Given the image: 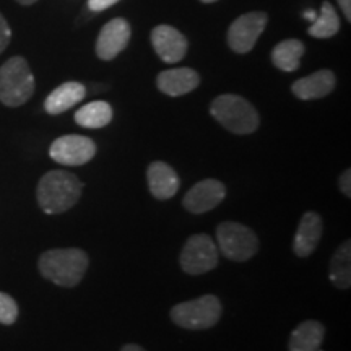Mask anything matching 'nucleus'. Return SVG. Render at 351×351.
I'll list each match as a JSON object with an SVG mask.
<instances>
[{
    "label": "nucleus",
    "mask_w": 351,
    "mask_h": 351,
    "mask_svg": "<svg viewBox=\"0 0 351 351\" xmlns=\"http://www.w3.org/2000/svg\"><path fill=\"white\" fill-rule=\"evenodd\" d=\"M19 317V306L15 300L7 293L0 291V324L12 326Z\"/></svg>",
    "instance_id": "obj_23"
},
{
    "label": "nucleus",
    "mask_w": 351,
    "mask_h": 351,
    "mask_svg": "<svg viewBox=\"0 0 351 351\" xmlns=\"http://www.w3.org/2000/svg\"><path fill=\"white\" fill-rule=\"evenodd\" d=\"M202 2H205V3H212V2H217V0H202Z\"/></svg>",
    "instance_id": "obj_31"
},
{
    "label": "nucleus",
    "mask_w": 351,
    "mask_h": 351,
    "mask_svg": "<svg viewBox=\"0 0 351 351\" xmlns=\"http://www.w3.org/2000/svg\"><path fill=\"white\" fill-rule=\"evenodd\" d=\"M330 282L340 289H348L351 285V243L346 241L339 247L330 262Z\"/></svg>",
    "instance_id": "obj_21"
},
{
    "label": "nucleus",
    "mask_w": 351,
    "mask_h": 351,
    "mask_svg": "<svg viewBox=\"0 0 351 351\" xmlns=\"http://www.w3.org/2000/svg\"><path fill=\"white\" fill-rule=\"evenodd\" d=\"M129 39V23L124 19H114L101 29L98 41H96V54L103 60H112L125 49Z\"/></svg>",
    "instance_id": "obj_11"
},
{
    "label": "nucleus",
    "mask_w": 351,
    "mask_h": 351,
    "mask_svg": "<svg viewBox=\"0 0 351 351\" xmlns=\"http://www.w3.org/2000/svg\"><path fill=\"white\" fill-rule=\"evenodd\" d=\"M267 15L262 12H249L232 21L228 32V44L238 54H245L256 46L258 36L267 26Z\"/></svg>",
    "instance_id": "obj_9"
},
{
    "label": "nucleus",
    "mask_w": 351,
    "mask_h": 351,
    "mask_svg": "<svg viewBox=\"0 0 351 351\" xmlns=\"http://www.w3.org/2000/svg\"><path fill=\"white\" fill-rule=\"evenodd\" d=\"M34 93V77L23 57L15 56L0 67V103L19 108Z\"/></svg>",
    "instance_id": "obj_3"
},
{
    "label": "nucleus",
    "mask_w": 351,
    "mask_h": 351,
    "mask_svg": "<svg viewBox=\"0 0 351 351\" xmlns=\"http://www.w3.org/2000/svg\"><path fill=\"white\" fill-rule=\"evenodd\" d=\"M226 197L225 184L217 179L197 182L184 197V207L191 213H205L218 207Z\"/></svg>",
    "instance_id": "obj_10"
},
{
    "label": "nucleus",
    "mask_w": 351,
    "mask_h": 351,
    "mask_svg": "<svg viewBox=\"0 0 351 351\" xmlns=\"http://www.w3.org/2000/svg\"><path fill=\"white\" fill-rule=\"evenodd\" d=\"M158 88L168 96H182L194 91L200 83V77L195 70L182 67L165 70L158 75Z\"/></svg>",
    "instance_id": "obj_15"
},
{
    "label": "nucleus",
    "mask_w": 351,
    "mask_h": 351,
    "mask_svg": "<svg viewBox=\"0 0 351 351\" xmlns=\"http://www.w3.org/2000/svg\"><path fill=\"white\" fill-rule=\"evenodd\" d=\"M335 88V75L330 70H319L313 75L293 83L291 91L296 98L309 101L327 96Z\"/></svg>",
    "instance_id": "obj_16"
},
{
    "label": "nucleus",
    "mask_w": 351,
    "mask_h": 351,
    "mask_svg": "<svg viewBox=\"0 0 351 351\" xmlns=\"http://www.w3.org/2000/svg\"><path fill=\"white\" fill-rule=\"evenodd\" d=\"M320 238H322V218L317 213L307 212L302 215L298 226L293 251L298 257L311 256L319 245Z\"/></svg>",
    "instance_id": "obj_13"
},
{
    "label": "nucleus",
    "mask_w": 351,
    "mask_h": 351,
    "mask_svg": "<svg viewBox=\"0 0 351 351\" xmlns=\"http://www.w3.org/2000/svg\"><path fill=\"white\" fill-rule=\"evenodd\" d=\"M217 241L223 256L234 262L249 261L258 251L256 232L241 223H221L217 230Z\"/></svg>",
    "instance_id": "obj_6"
},
{
    "label": "nucleus",
    "mask_w": 351,
    "mask_h": 351,
    "mask_svg": "<svg viewBox=\"0 0 351 351\" xmlns=\"http://www.w3.org/2000/svg\"><path fill=\"white\" fill-rule=\"evenodd\" d=\"M83 184L69 171H49L38 184V204L44 213L59 215L67 212L82 195Z\"/></svg>",
    "instance_id": "obj_1"
},
{
    "label": "nucleus",
    "mask_w": 351,
    "mask_h": 351,
    "mask_svg": "<svg viewBox=\"0 0 351 351\" xmlns=\"http://www.w3.org/2000/svg\"><path fill=\"white\" fill-rule=\"evenodd\" d=\"M340 191L343 192L346 197L351 195V171L346 169L345 173L340 176Z\"/></svg>",
    "instance_id": "obj_26"
},
{
    "label": "nucleus",
    "mask_w": 351,
    "mask_h": 351,
    "mask_svg": "<svg viewBox=\"0 0 351 351\" xmlns=\"http://www.w3.org/2000/svg\"><path fill=\"white\" fill-rule=\"evenodd\" d=\"M223 307L217 296L207 295L197 300L181 302L171 309V319L176 326L189 330H205L213 327L221 317Z\"/></svg>",
    "instance_id": "obj_5"
},
{
    "label": "nucleus",
    "mask_w": 351,
    "mask_h": 351,
    "mask_svg": "<svg viewBox=\"0 0 351 351\" xmlns=\"http://www.w3.org/2000/svg\"><path fill=\"white\" fill-rule=\"evenodd\" d=\"M304 19H309L311 21H314L315 19H317V13H315L314 10H307V12H304Z\"/></svg>",
    "instance_id": "obj_29"
},
{
    "label": "nucleus",
    "mask_w": 351,
    "mask_h": 351,
    "mask_svg": "<svg viewBox=\"0 0 351 351\" xmlns=\"http://www.w3.org/2000/svg\"><path fill=\"white\" fill-rule=\"evenodd\" d=\"M340 29V19L337 15L335 8L332 7V3L324 2L322 10L319 12L317 19L313 21V25L309 26V34L314 38L324 39V38H332L339 33Z\"/></svg>",
    "instance_id": "obj_22"
},
{
    "label": "nucleus",
    "mask_w": 351,
    "mask_h": 351,
    "mask_svg": "<svg viewBox=\"0 0 351 351\" xmlns=\"http://www.w3.org/2000/svg\"><path fill=\"white\" fill-rule=\"evenodd\" d=\"M210 112L226 130L247 135L257 130L258 114L247 99L238 95H221L213 101Z\"/></svg>",
    "instance_id": "obj_4"
},
{
    "label": "nucleus",
    "mask_w": 351,
    "mask_h": 351,
    "mask_svg": "<svg viewBox=\"0 0 351 351\" xmlns=\"http://www.w3.org/2000/svg\"><path fill=\"white\" fill-rule=\"evenodd\" d=\"M152 44L160 59L166 64L179 62L187 52L186 36L169 25H160L153 29Z\"/></svg>",
    "instance_id": "obj_12"
},
{
    "label": "nucleus",
    "mask_w": 351,
    "mask_h": 351,
    "mask_svg": "<svg viewBox=\"0 0 351 351\" xmlns=\"http://www.w3.org/2000/svg\"><path fill=\"white\" fill-rule=\"evenodd\" d=\"M12 39V29L8 26L7 20L3 19V15L0 13V54L7 49V46L10 44Z\"/></svg>",
    "instance_id": "obj_24"
},
{
    "label": "nucleus",
    "mask_w": 351,
    "mask_h": 351,
    "mask_svg": "<svg viewBox=\"0 0 351 351\" xmlns=\"http://www.w3.org/2000/svg\"><path fill=\"white\" fill-rule=\"evenodd\" d=\"M339 2V5L341 10L345 13V19L346 20H351V0H337Z\"/></svg>",
    "instance_id": "obj_27"
},
{
    "label": "nucleus",
    "mask_w": 351,
    "mask_h": 351,
    "mask_svg": "<svg viewBox=\"0 0 351 351\" xmlns=\"http://www.w3.org/2000/svg\"><path fill=\"white\" fill-rule=\"evenodd\" d=\"M119 0H88V7L93 12H103L106 8L116 5Z\"/></svg>",
    "instance_id": "obj_25"
},
{
    "label": "nucleus",
    "mask_w": 351,
    "mask_h": 351,
    "mask_svg": "<svg viewBox=\"0 0 351 351\" xmlns=\"http://www.w3.org/2000/svg\"><path fill=\"white\" fill-rule=\"evenodd\" d=\"M88 256L82 249H51L39 257V271L46 280L64 288L77 287L88 269Z\"/></svg>",
    "instance_id": "obj_2"
},
{
    "label": "nucleus",
    "mask_w": 351,
    "mask_h": 351,
    "mask_svg": "<svg viewBox=\"0 0 351 351\" xmlns=\"http://www.w3.org/2000/svg\"><path fill=\"white\" fill-rule=\"evenodd\" d=\"M121 351H145L142 346H138V345H134V343H130V345H125L124 348H122Z\"/></svg>",
    "instance_id": "obj_28"
},
{
    "label": "nucleus",
    "mask_w": 351,
    "mask_h": 351,
    "mask_svg": "<svg viewBox=\"0 0 351 351\" xmlns=\"http://www.w3.org/2000/svg\"><path fill=\"white\" fill-rule=\"evenodd\" d=\"M112 121V108L106 101H93L75 112V122L85 129H101Z\"/></svg>",
    "instance_id": "obj_20"
},
{
    "label": "nucleus",
    "mask_w": 351,
    "mask_h": 351,
    "mask_svg": "<svg viewBox=\"0 0 351 351\" xmlns=\"http://www.w3.org/2000/svg\"><path fill=\"white\" fill-rule=\"evenodd\" d=\"M49 155L59 165L82 166L93 160L96 145L83 135H64L52 142Z\"/></svg>",
    "instance_id": "obj_8"
},
{
    "label": "nucleus",
    "mask_w": 351,
    "mask_h": 351,
    "mask_svg": "<svg viewBox=\"0 0 351 351\" xmlns=\"http://www.w3.org/2000/svg\"><path fill=\"white\" fill-rule=\"evenodd\" d=\"M16 2H19L20 5H33V3H36L38 0H16Z\"/></svg>",
    "instance_id": "obj_30"
},
{
    "label": "nucleus",
    "mask_w": 351,
    "mask_h": 351,
    "mask_svg": "<svg viewBox=\"0 0 351 351\" xmlns=\"http://www.w3.org/2000/svg\"><path fill=\"white\" fill-rule=\"evenodd\" d=\"M326 328L317 320H306L293 330L289 337V351H322L320 345L324 341Z\"/></svg>",
    "instance_id": "obj_18"
},
{
    "label": "nucleus",
    "mask_w": 351,
    "mask_h": 351,
    "mask_svg": "<svg viewBox=\"0 0 351 351\" xmlns=\"http://www.w3.org/2000/svg\"><path fill=\"white\" fill-rule=\"evenodd\" d=\"M218 265V249L208 234H194L184 245L181 267L189 275H202Z\"/></svg>",
    "instance_id": "obj_7"
},
{
    "label": "nucleus",
    "mask_w": 351,
    "mask_h": 351,
    "mask_svg": "<svg viewBox=\"0 0 351 351\" xmlns=\"http://www.w3.org/2000/svg\"><path fill=\"white\" fill-rule=\"evenodd\" d=\"M304 51V44L300 39H287V41L276 44L271 52V60L276 69L283 70V72H295L300 69Z\"/></svg>",
    "instance_id": "obj_19"
},
{
    "label": "nucleus",
    "mask_w": 351,
    "mask_h": 351,
    "mask_svg": "<svg viewBox=\"0 0 351 351\" xmlns=\"http://www.w3.org/2000/svg\"><path fill=\"white\" fill-rule=\"evenodd\" d=\"M85 96L86 90L82 83L65 82L47 96L46 101H44V109L51 116H57V114H62L75 106Z\"/></svg>",
    "instance_id": "obj_17"
},
{
    "label": "nucleus",
    "mask_w": 351,
    "mask_h": 351,
    "mask_svg": "<svg viewBox=\"0 0 351 351\" xmlns=\"http://www.w3.org/2000/svg\"><path fill=\"white\" fill-rule=\"evenodd\" d=\"M148 189L155 199L168 200L179 191V178L176 171L163 161H155L147 171Z\"/></svg>",
    "instance_id": "obj_14"
}]
</instances>
